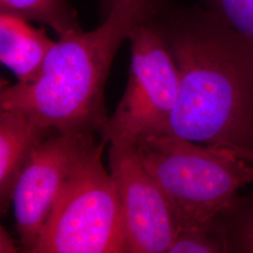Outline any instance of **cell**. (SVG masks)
Returning <instances> with one entry per match:
<instances>
[{"label": "cell", "instance_id": "1", "mask_svg": "<svg viewBox=\"0 0 253 253\" xmlns=\"http://www.w3.org/2000/svg\"><path fill=\"white\" fill-rule=\"evenodd\" d=\"M153 19L179 74L167 134L228 149L253 148V39L205 8Z\"/></svg>", "mask_w": 253, "mask_h": 253}, {"label": "cell", "instance_id": "2", "mask_svg": "<svg viewBox=\"0 0 253 253\" xmlns=\"http://www.w3.org/2000/svg\"><path fill=\"white\" fill-rule=\"evenodd\" d=\"M155 4L153 0H121L98 28L60 37L36 79L1 90L0 109L23 112L59 133L102 136L109 118L104 86L111 65L131 29Z\"/></svg>", "mask_w": 253, "mask_h": 253}, {"label": "cell", "instance_id": "3", "mask_svg": "<svg viewBox=\"0 0 253 253\" xmlns=\"http://www.w3.org/2000/svg\"><path fill=\"white\" fill-rule=\"evenodd\" d=\"M132 145L170 200L181 228L216 215L253 182V163L227 148L171 134L144 137Z\"/></svg>", "mask_w": 253, "mask_h": 253}, {"label": "cell", "instance_id": "4", "mask_svg": "<svg viewBox=\"0 0 253 253\" xmlns=\"http://www.w3.org/2000/svg\"><path fill=\"white\" fill-rule=\"evenodd\" d=\"M96 142L64 186L30 253H126L118 192Z\"/></svg>", "mask_w": 253, "mask_h": 253}, {"label": "cell", "instance_id": "5", "mask_svg": "<svg viewBox=\"0 0 253 253\" xmlns=\"http://www.w3.org/2000/svg\"><path fill=\"white\" fill-rule=\"evenodd\" d=\"M156 6L127 37L131 47L127 85L101 136L110 145H134L141 138L168 133L179 74L154 21Z\"/></svg>", "mask_w": 253, "mask_h": 253}, {"label": "cell", "instance_id": "6", "mask_svg": "<svg viewBox=\"0 0 253 253\" xmlns=\"http://www.w3.org/2000/svg\"><path fill=\"white\" fill-rule=\"evenodd\" d=\"M96 135L53 130L28 158L11 195L24 252H31L64 186L99 141Z\"/></svg>", "mask_w": 253, "mask_h": 253}, {"label": "cell", "instance_id": "7", "mask_svg": "<svg viewBox=\"0 0 253 253\" xmlns=\"http://www.w3.org/2000/svg\"><path fill=\"white\" fill-rule=\"evenodd\" d=\"M110 174L122 210L126 253H168L181 229L178 216L132 145H110Z\"/></svg>", "mask_w": 253, "mask_h": 253}, {"label": "cell", "instance_id": "8", "mask_svg": "<svg viewBox=\"0 0 253 253\" xmlns=\"http://www.w3.org/2000/svg\"><path fill=\"white\" fill-rule=\"evenodd\" d=\"M53 130L23 112L0 111V207L8 212L15 183L28 158Z\"/></svg>", "mask_w": 253, "mask_h": 253}, {"label": "cell", "instance_id": "9", "mask_svg": "<svg viewBox=\"0 0 253 253\" xmlns=\"http://www.w3.org/2000/svg\"><path fill=\"white\" fill-rule=\"evenodd\" d=\"M54 42L44 28L31 27L27 20L0 13V59L18 82L36 79Z\"/></svg>", "mask_w": 253, "mask_h": 253}, {"label": "cell", "instance_id": "10", "mask_svg": "<svg viewBox=\"0 0 253 253\" xmlns=\"http://www.w3.org/2000/svg\"><path fill=\"white\" fill-rule=\"evenodd\" d=\"M1 13L51 27L58 37L81 30L73 9L65 0H0Z\"/></svg>", "mask_w": 253, "mask_h": 253}, {"label": "cell", "instance_id": "11", "mask_svg": "<svg viewBox=\"0 0 253 253\" xmlns=\"http://www.w3.org/2000/svg\"><path fill=\"white\" fill-rule=\"evenodd\" d=\"M226 235V253H253V191L236 194L218 213Z\"/></svg>", "mask_w": 253, "mask_h": 253}, {"label": "cell", "instance_id": "12", "mask_svg": "<svg viewBox=\"0 0 253 253\" xmlns=\"http://www.w3.org/2000/svg\"><path fill=\"white\" fill-rule=\"evenodd\" d=\"M168 253H226V235L218 214L182 227Z\"/></svg>", "mask_w": 253, "mask_h": 253}, {"label": "cell", "instance_id": "13", "mask_svg": "<svg viewBox=\"0 0 253 253\" xmlns=\"http://www.w3.org/2000/svg\"><path fill=\"white\" fill-rule=\"evenodd\" d=\"M204 8L229 27L253 39V0H201Z\"/></svg>", "mask_w": 253, "mask_h": 253}, {"label": "cell", "instance_id": "14", "mask_svg": "<svg viewBox=\"0 0 253 253\" xmlns=\"http://www.w3.org/2000/svg\"><path fill=\"white\" fill-rule=\"evenodd\" d=\"M18 249L15 246V242L11 238L9 233L3 228H0V253H17Z\"/></svg>", "mask_w": 253, "mask_h": 253}, {"label": "cell", "instance_id": "15", "mask_svg": "<svg viewBox=\"0 0 253 253\" xmlns=\"http://www.w3.org/2000/svg\"><path fill=\"white\" fill-rule=\"evenodd\" d=\"M228 149V148H227ZM235 156L243 159L247 162L253 163V148L252 149H229Z\"/></svg>", "mask_w": 253, "mask_h": 253}, {"label": "cell", "instance_id": "16", "mask_svg": "<svg viewBox=\"0 0 253 253\" xmlns=\"http://www.w3.org/2000/svg\"><path fill=\"white\" fill-rule=\"evenodd\" d=\"M119 1L121 0H102V3L104 5V7L108 9V12L111 9L114 8V6H116Z\"/></svg>", "mask_w": 253, "mask_h": 253}]
</instances>
